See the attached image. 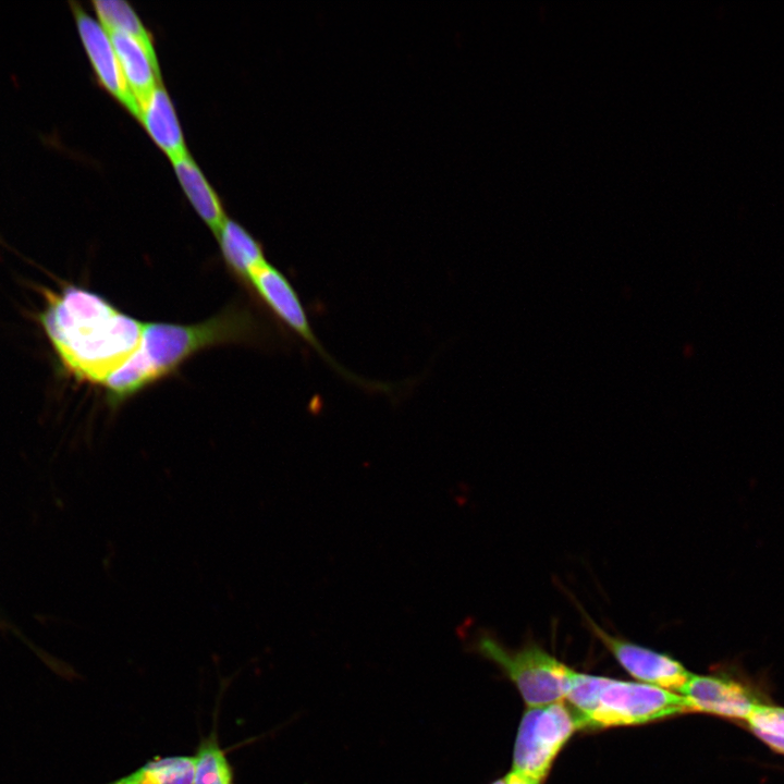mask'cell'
I'll use <instances>...</instances> for the list:
<instances>
[{
    "label": "cell",
    "mask_w": 784,
    "mask_h": 784,
    "mask_svg": "<svg viewBox=\"0 0 784 784\" xmlns=\"http://www.w3.org/2000/svg\"><path fill=\"white\" fill-rule=\"evenodd\" d=\"M217 236L225 261L246 281L267 262L261 245L236 221L226 219Z\"/></svg>",
    "instance_id": "cell-13"
},
{
    "label": "cell",
    "mask_w": 784,
    "mask_h": 784,
    "mask_svg": "<svg viewBox=\"0 0 784 784\" xmlns=\"http://www.w3.org/2000/svg\"><path fill=\"white\" fill-rule=\"evenodd\" d=\"M193 756L174 755L156 757L107 784H193Z\"/></svg>",
    "instance_id": "cell-14"
},
{
    "label": "cell",
    "mask_w": 784,
    "mask_h": 784,
    "mask_svg": "<svg viewBox=\"0 0 784 784\" xmlns=\"http://www.w3.org/2000/svg\"><path fill=\"white\" fill-rule=\"evenodd\" d=\"M491 784H507V777L504 776V777H502V779H499V780L494 781V782L491 783Z\"/></svg>",
    "instance_id": "cell-20"
},
{
    "label": "cell",
    "mask_w": 784,
    "mask_h": 784,
    "mask_svg": "<svg viewBox=\"0 0 784 784\" xmlns=\"http://www.w3.org/2000/svg\"><path fill=\"white\" fill-rule=\"evenodd\" d=\"M584 616L596 637L633 677L642 683L679 694L691 673L677 660L667 654L612 636L587 614L584 613Z\"/></svg>",
    "instance_id": "cell-7"
},
{
    "label": "cell",
    "mask_w": 784,
    "mask_h": 784,
    "mask_svg": "<svg viewBox=\"0 0 784 784\" xmlns=\"http://www.w3.org/2000/svg\"><path fill=\"white\" fill-rule=\"evenodd\" d=\"M254 289L273 314L315 350L323 360L347 380L367 389L382 390V383H368L351 373L326 351L310 326L303 303L289 279L269 262H266L249 278Z\"/></svg>",
    "instance_id": "cell-6"
},
{
    "label": "cell",
    "mask_w": 784,
    "mask_h": 784,
    "mask_svg": "<svg viewBox=\"0 0 784 784\" xmlns=\"http://www.w3.org/2000/svg\"><path fill=\"white\" fill-rule=\"evenodd\" d=\"M754 732L784 737V709L757 705L747 718Z\"/></svg>",
    "instance_id": "cell-17"
},
{
    "label": "cell",
    "mask_w": 784,
    "mask_h": 784,
    "mask_svg": "<svg viewBox=\"0 0 784 784\" xmlns=\"http://www.w3.org/2000/svg\"><path fill=\"white\" fill-rule=\"evenodd\" d=\"M507 784H541V782L512 771L506 775Z\"/></svg>",
    "instance_id": "cell-19"
},
{
    "label": "cell",
    "mask_w": 784,
    "mask_h": 784,
    "mask_svg": "<svg viewBox=\"0 0 784 784\" xmlns=\"http://www.w3.org/2000/svg\"><path fill=\"white\" fill-rule=\"evenodd\" d=\"M254 331L244 311L225 310L196 324L144 323L137 348L154 380L171 372L195 352L229 341L244 340Z\"/></svg>",
    "instance_id": "cell-3"
},
{
    "label": "cell",
    "mask_w": 784,
    "mask_h": 784,
    "mask_svg": "<svg viewBox=\"0 0 784 784\" xmlns=\"http://www.w3.org/2000/svg\"><path fill=\"white\" fill-rule=\"evenodd\" d=\"M475 648L505 673L529 708L566 698L574 670L538 645L512 650L495 638L481 635L476 639Z\"/></svg>",
    "instance_id": "cell-4"
},
{
    "label": "cell",
    "mask_w": 784,
    "mask_h": 784,
    "mask_svg": "<svg viewBox=\"0 0 784 784\" xmlns=\"http://www.w3.org/2000/svg\"><path fill=\"white\" fill-rule=\"evenodd\" d=\"M581 727L644 724L689 712L681 694L653 685L573 672L566 698Z\"/></svg>",
    "instance_id": "cell-2"
},
{
    "label": "cell",
    "mask_w": 784,
    "mask_h": 784,
    "mask_svg": "<svg viewBox=\"0 0 784 784\" xmlns=\"http://www.w3.org/2000/svg\"><path fill=\"white\" fill-rule=\"evenodd\" d=\"M78 36L100 86L119 101L132 115L139 118L140 108L130 91L109 33L98 20L83 8L71 2Z\"/></svg>",
    "instance_id": "cell-8"
},
{
    "label": "cell",
    "mask_w": 784,
    "mask_h": 784,
    "mask_svg": "<svg viewBox=\"0 0 784 784\" xmlns=\"http://www.w3.org/2000/svg\"><path fill=\"white\" fill-rule=\"evenodd\" d=\"M172 164L191 205L210 230L218 235L226 220L218 194L189 154L173 161Z\"/></svg>",
    "instance_id": "cell-12"
},
{
    "label": "cell",
    "mask_w": 784,
    "mask_h": 784,
    "mask_svg": "<svg viewBox=\"0 0 784 784\" xmlns=\"http://www.w3.org/2000/svg\"><path fill=\"white\" fill-rule=\"evenodd\" d=\"M758 737H760L763 742H765L768 745H770L772 748L784 752V737L770 735L762 732H754Z\"/></svg>",
    "instance_id": "cell-18"
},
{
    "label": "cell",
    "mask_w": 784,
    "mask_h": 784,
    "mask_svg": "<svg viewBox=\"0 0 784 784\" xmlns=\"http://www.w3.org/2000/svg\"><path fill=\"white\" fill-rule=\"evenodd\" d=\"M578 728L583 727L576 712L563 700L528 708L517 731L512 771L542 782Z\"/></svg>",
    "instance_id": "cell-5"
},
{
    "label": "cell",
    "mask_w": 784,
    "mask_h": 784,
    "mask_svg": "<svg viewBox=\"0 0 784 784\" xmlns=\"http://www.w3.org/2000/svg\"><path fill=\"white\" fill-rule=\"evenodd\" d=\"M91 4L98 22L108 33H122L135 37L156 53L150 32L131 4L122 0H95Z\"/></svg>",
    "instance_id": "cell-16"
},
{
    "label": "cell",
    "mask_w": 784,
    "mask_h": 784,
    "mask_svg": "<svg viewBox=\"0 0 784 784\" xmlns=\"http://www.w3.org/2000/svg\"><path fill=\"white\" fill-rule=\"evenodd\" d=\"M125 83L139 108L161 84L157 54L140 40L122 33H109Z\"/></svg>",
    "instance_id": "cell-11"
},
{
    "label": "cell",
    "mask_w": 784,
    "mask_h": 784,
    "mask_svg": "<svg viewBox=\"0 0 784 784\" xmlns=\"http://www.w3.org/2000/svg\"><path fill=\"white\" fill-rule=\"evenodd\" d=\"M193 784H234V770L220 746L216 728L201 737L193 756Z\"/></svg>",
    "instance_id": "cell-15"
},
{
    "label": "cell",
    "mask_w": 784,
    "mask_h": 784,
    "mask_svg": "<svg viewBox=\"0 0 784 784\" xmlns=\"http://www.w3.org/2000/svg\"><path fill=\"white\" fill-rule=\"evenodd\" d=\"M689 712H707L746 719L757 706L756 700L738 683L714 676L691 674L681 689Z\"/></svg>",
    "instance_id": "cell-9"
},
{
    "label": "cell",
    "mask_w": 784,
    "mask_h": 784,
    "mask_svg": "<svg viewBox=\"0 0 784 784\" xmlns=\"http://www.w3.org/2000/svg\"><path fill=\"white\" fill-rule=\"evenodd\" d=\"M47 296L44 328L62 364L77 379L105 383L139 347L144 323L101 296L75 286Z\"/></svg>",
    "instance_id": "cell-1"
},
{
    "label": "cell",
    "mask_w": 784,
    "mask_h": 784,
    "mask_svg": "<svg viewBox=\"0 0 784 784\" xmlns=\"http://www.w3.org/2000/svg\"><path fill=\"white\" fill-rule=\"evenodd\" d=\"M138 119L171 162L188 155L175 108L162 84L142 105Z\"/></svg>",
    "instance_id": "cell-10"
}]
</instances>
